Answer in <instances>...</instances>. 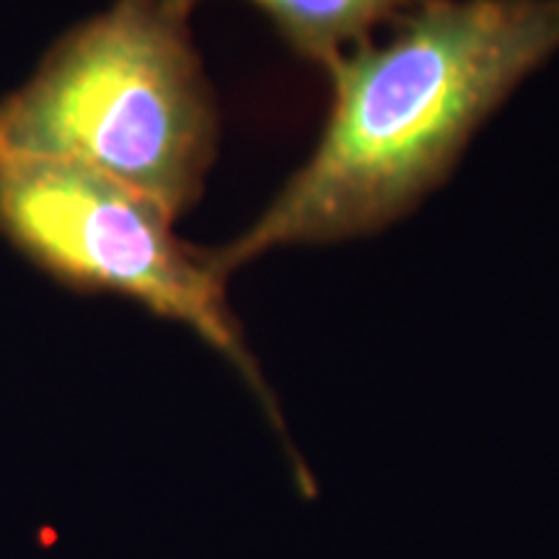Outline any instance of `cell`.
<instances>
[{"label": "cell", "instance_id": "6da1fadb", "mask_svg": "<svg viewBox=\"0 0 559 559\" xmlns=\"http://www.w3.org/2000/svg\"><path fill=\"white\" fill-rule=\"evenodd\" d=\"M559 52V0H419L324 70L311 156L243 234L210 249L230 277L288 247L362 239L436 192L515 86Z\"/></svg>", "mask_w": 559, "mask_h": 559}, {"label": "cell", "instance_id": "7a4b0ae2", "mask_svg": "<svg viewBox=\"0 0 559 559\" xmlns=\"http://www.w3.org/2000/svg\"><path fill=\"white\" fill-rule=\"evenodd\" d=\"M221 115L187 21L115 0L0 99V158L66 160L177 221L205 192Z\"/></svg>", "mask_w": 559, "mask_h": 559}, {"label": "cell", "instance_id": "3957f363", "mask_svg": "<svg viewBox=\"0 0 559 559\" xmlns=\"http://www.w3.org/2000/svg\"><path fill=\"white\" fill-rule=\"evenodd\" d=\"M0 239L62 288L128 298L205 342L251 391L283 438L300 495L313 498L317 485L288 440L275 391L228 304V277L210 249L174 234L164 210L83 166L0 158Z\"/></svg>", "mask_w": 559, "mask_h": 559}, {"label": "cell", "instance_id": "277c9868", "mask_svg": "<svg viewBox=\"0 0 559 559\" xmlns=\"http://www.w3.org/2000/svg\"><path fill=\"white\" fill-rule=\"evenodd\" d=\"M153 9L190 21L200 0H145ZM262 11L298 58L330 70L342 55L373 39L419 0H247Z\"/></svg>", "mask_w": 559, "mask_h": 559}]
</instances>
